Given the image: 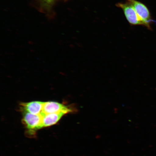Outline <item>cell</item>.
Here are the masks:
<instances>
[{"mask_svg": "<svg viewBox=\"0 0 156 156\" xmlns=\"http://www.w3.org/2000/svg\"><path fill=\"white\" fill-rule=\"evenodd\" d=\"M116 5L122 9L126 18L130 24L142 25L146 27L145 23L140 18L135 9L130 3H118Z\"/></svg>", "mask_w": 156, "mask_h": 156, "instance_id": "obj_1", "label": "cell"}, {"mask_svg": "<svg viewBox=\"0 0 156 156\" xmlns=\"http://www.w3.org/2000/svg\"><path fill=\"white\" fill-rule=\"evenodd\" d=\"M128 2L133 7L140 18L145 23L146 27L151 29V24L152 21L149 11L144 4L136 0H128Z\"/></svg>", "mask_w": 156, "mask_h": 156, "instance_id": "obj_2", "label": "cell"}, {"mask_svg": "<svg viewBox=\"0 0 156 156\" xmlns=\"http://www.w3.org/2000/svg\"><path fill=\"white\" fill-rule=\"evenodd\" d=\"M24 113L23 121L27 128L32 130L40 129L42 118L41 114L35 115L26 112Z\"/></svg>", "mask_w": 156, "mask_h": 156, "instance_id": "obj_3", "label": "cell"}, {"mask_svg": "<svg viewBox=\"0 0 156 156\" xmlns=\"http://www.w3.org/2000/svg\"><path fill=\"white\" fill-rule=\"evenodd\" d=\"M73 112V109L61 103L54 102H44L42 113L47 114L64 112L67 114Z\"/></svg>", "mask_w": 156, "mask_h": 156, "instance_id": "obj_4", "label": "cell"}, {"mask_svg": "<svg viewBox=\"0 0 156 156\" xmlns=\"http://www.w3.org/2000/svg\"><path fill=\"white\" fill-rule=\"evenodd\" d=\"M42 115V122L41 129L50 126L57 123L66 113L64 112L51 113L45 114L41 113Z\"/></svg>", "mask_w": 156, "mask_h": 156, "instance_id": "obj_5", "label": "cell"}, {"mask_svg": "<svg viewBox=\"0 0 156 156\" xmlns=\"http://www.w3.org/2000/svg\"><path fill=\"white\" fill-rule=\"evenodd\" d=\"M44 102L40 101H34L20 104L21 108L24 112L35 115L40 114L42 112Z\"/></svg>", "mask_w": 156, "mask_h": 156, "instance_id": "obj_6", "label": "cell"}, {"mask_svg": "<svg viewBox=\"0 0 156 156\" xmlns=\"http://www.w3.org/2000/svg\"><path fill=\"white\" fill-rule=\"evenodd\" d=\"M54 1L55 0H44V3L46 5H49Z\"/></svg>", "mask_w": 156, "mask_h": 156, "instance_id": "obj_7", "label": "cell"}]
</instances>
